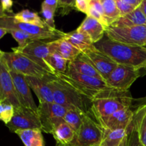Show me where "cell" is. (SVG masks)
I'll use <instances>...</instances> for the list:
<instances>
[{"label": "cell", "instance_id": "obj_1", "mask_svg": "<svg viewBox=\"0 0 146 146\" xmlns=\"http://www.w3.org/2000/svg\"><path fill=\"white\" fill-rule=\"evenodd\" d=\"M94 46L116 64L140 69L146 62V47L127 45L111 39L106 34Z\"/></svg>", "mask_w": 146, "mask_h": 146}, {"label": "cell", "instance_id": "obj_2", "mask_svg": "<svg viewBox=\"0 0 146 146\" xmlns=\"http://www.w3.org/2000/svg\"><path fill=\"white\" fill-rule=\"evenodd\" d=\"M54 94V101L67 109L76 108L84 114L92 111L93 100L80 92L68 81L57 74L48 78Z\"/></svg>", "mask_w": 146, "mask_h": 146}, {"label": "cell", "instance_id": "obj_3", "mask_svg": "<svg viewBox=\"0 0 146 146\" xmlns=\"http://www.w3.org/2000/svg\"><path fill=\"white\" fill-rule=\"evenodd\" d=\"M134 98L130 91H120L109 88L97 94L93 99L92 114L101 123L118 111L131 108Z\"/></svg>", "mask_w": 146, "mask_h": 146}, {"label": "cell", "instance_id": "obj_4", "mask_svg": "<svg viewBox=\"0 0 146 146\" xmlns=\"http://www.w3.org/2000/svg\"><path fill=\"white\" fill-rule=\"evenodd\" d=\"M0 58L4 60L9 69L25 76L45 78L56 74L50 72L25 56L12 51L10 52L0 51Z\"/></svg>", "mask_w": 146, "mask_h": 146}, {"label": "cell", "instance_id": "obj_5", "mask_svg": "<svg viewBox=\"0 0 146 146\" xmlns=\"http://www.w3.org/2000/svg\"><path fill=\"white\" fill-rule=\"evenodd\" d=\"M0 27L8 30H22L33 36L36 39L40 40L53 41L63 38L65 35V33L56 29H52L49 27H41L17 21L14 19L13 14H4L0 15Z\"/></svg>", "mask_w": 146, "mask_h": 146}, {"label": "cell", "instance_id": "obj_6", "mask_svg": "<svg viewBox=\"0 0 146 146\" xmlns=\"http://www.w3.org/2000/svg\"><path fill=\"white\" fill-rule=\"evenodd\" d=\"M104 133L105 129L92 113L86 114L81 128L76 133L74 139L67 146H100Z\"/></svg>", "mask_w": 146, "mask_h": 146}, {"label": "cell", "instance_id": "obj_7", "mask_svg": "<svg viewBox=\"0 0 146 146\" xmlns=\"http://www.w3.org/2000/svg\"><path fill=\"white\" fill-rule=\"evenodd\" d=\"M56 74L68 81L80 92L92 100L100 92L111 88L104 80L83 75L69 67L67 68L66 71L64 74L56 73Z\"/></svg>", "mask_w": 146, "mask_h": 146}, {"label": "cell", "instance_id": "obj_8", "mask_svg": "<svg viewBox=\"0 0 146 146\" xmlns=\"http://www.w3.org/2000/svg\"><path fill=\"white\" fill-rule=\"evenodd\" d=\"M106 34L111 39L127 45L146 46V25L131 27H109Z\"/></svg>", "mask_w": 146, "mask_h": 146}, {"label": "cell", "instance_id": "obj_9", "mask_svg": "<svg viewBox=\"0 0 146 146\" xmlns=\"http://www.w3.org/2000/svg\"><path fill=\"white\" fill-rule=\"evenodd\" d=\"M67 110L55 102L39 103L38 115L41 124V131L51 134L55 127L64 120Z\"/></svg>", "mask_w": 146, "mask_h": 146}, {"label": "cell", "instance_id": "obj_10", "mask_svg": "<svg viewBox=\"0 0 146 146\" xmlns=\"http://www.w3.org/2000/svg\"><path fill=\"white\" fill-rule=\"evenodd\" d=\"M12 51L25 56L34 62L41 66L51 73H54L45 62V59L51 53L49 41L46 40H32L27 42L23 46L13 47Z\"/></svg>", "mask_w": 146, "mask_h": 146}, {"label": "cell", "instance_id": "obj_11", "mask_svg": "<svg viewBox=\"0 0 146 146\" xmlns=\"http://www.w3.org/2000/svg\"><path fill=\"white\" fill-rule=\"evenodd\" d=\"M139 70L133 66L118 64L106 82L109 87L120 91H129L132 84L138 79Z\"/></svg>", "mask_w": 146, "mask_h": 146}, {"label": "cell", "instance_id": "obj_12", "mask_svg": "<svg viewBox=\"0 0 146 146\" xmlns=\"http://www.w3.org/2000/svg\"><path fill=\"white\" fill-rule=\"evenodd\" d=\"M6 125L12 133H15L18 130H41V124L38 113L24 106L15 108L12 119Z\"/></svg>", "mask_w": 146, "mask_h": 146}, {"label": "cell", "instance_id": "obj_13", "mask_svg": "<svg viewBox=\"0 0 146 146\" xmlns=\"http://www.w3.org/2000/svg\"><path fill=\"white\" fill-rule=\"evenodd\" d=\"M0 102L9 103L15 108L22 106L17 98L9 67L1 58H0Z\"/></svg>", "mask_w": 146, "mask_h": 146}, {"label": "cell", "instance_id": "obj_14", "mask_svg": "<svg viewBox=\"0 0 146 146\" xmlns=\"http://www.w3.org/2000/svg\"><path fill=\"white\" fill-rule=\"evenodd\" d=\"M82 53L98 71L105 81L118 66V64L113 61L106 54L96 48L94 44Z\"/></svg>", "mask_w": 146, "mask_h": 146}, {"label": "cell", "instance_id": "obj_15", "mask_svg": "<svg viewBox=\"0 0 146 146\" xmlns=\"http://www.w3.org/2000/svg\"><path fill=\"white\" fill-rule=\"evenodd\" d=\"M14 86L16 94L20 104L22 106L30 108L38 113V106L36 105L31 92V88L29 86L25 76L9 70Z\"/></svg>", "mask_w": 146, "mask_h": 146}, {"label": "cell", "instance_id": "obj_16", "mask_svg": "<svg viewBox=\"0 0 146 146\" xmlns=\"http://www.w3.org/2000/svg\"><path fill=\"white\" fill-rule=\"evenodd\" d=\"M134 112L131 108H125L118 111L106 118L101 125L106 130L125 129L131 133V123L133 121Z\"/></svg>", "mask_w": 146, "mask_h": 146}, {"label": "cell", "instance_id": "obj_17", "mask_svg": "<svg viewBox=\"0 0 146 146\" xmlns=\"http://www.w3.org/2000/svg\"><path fill=\"white\" fill-rule=\"evenodd\" d=\"M48 77L45 78H39L36 77L26 76L29 86L35 93L39 103L54 102V94L48 84Z\"/></svg>", "mask_w": 146, "mask_h": 146}, {"label": "cell", "instance_id": "obj_18", "mask_svg": "<svg viewBox=\"0 0 146 146\" xmlns=\"http://www.w3.org/2000/svg\"><path fill=\"white\" fill-rule=\"evenodd\" d=\"M106 28L101 23L93 17L87 16L77 30L88 34L94 44L101 41L106 34Z\"/></svg>", "mask_w": 146, "mask_h": 146}, {"label": "cell", "instance_id": "obj_19", "mask_svg": "<svg viewBox=\"0 0 146 146\" xmlns=\"http://www.w3.org/2000/svg\"><path fill=\"white\" fill-rule=\"evenodd\" d=\"M49 47L51 52L58 53L68 61L75 59L81 53V51L64 38L49 41Z\"/></svg>", "mask_w": 146, "mask_h": 146}, {"label": "cell", "instance_id": "obj_20", "mask_svg": "<svg viewBox=\"0 0 146 146\" xmlns=\"http://www.w3.org/2000/svg\"><path fill=\"white\" fill-rule=\"evenodd\" d=\"M68 67L72 68L76 72L83 74V75L95 77V78L104 81V78L101 76V74L94 68V66L91 64V62L88 61L86 56L82 52L75 59L68 62Z\"/></svg>", "mask_w": 146, "mask_h": 146}, {"label": "cell", "instance_id": "obj_21", "mask_svg": "<svg viewBox=\"0 0 146 146\" xmlns=\"http://www.w3.org/2000/svg\"><path fill=\"white\" fill-rule=\"evenodd\" d=\"M146 25V17L141 7L135 8L129 14L121 17L111 25L113 27H131Z\"/></svg>", "mask_w": 146, "mask_h": 146}, {"label": "cell", "instance_id": "obj_22", "mask_svg": "<svg viewBox=\"0 0 146 146\" xmlns=\"http://www.w3.org/2000/svg\"><path fill=\"white\" fill-rule=\"evenodd\" d=\"M51 135L56 141L57 145L67 146L74 139L76 133L71 126L63 120L55 127Z\"/></svg>", "mask_w": 146, "mask_h": 146}, {"label": "cell", "instance_id": "obj_23", "mask_svg": "<svg viewBox=\"0 0 146 146\" xmlns=\"http://www.w3.org/2000/svg\"><path fill=\"white\" fill-rule=\"evenodd\" d=\"M15 133L25 146H45L41 129L18 130Z\"/></svg>", "mask_w": 146, "mask_h": 146}, {"label": "cell", "instance_id": "obj_24", "mask_svg": "<svg viewBox=\"0 0 146 146\" xmlns=\"http://www.w3.org/2000/svg\"><path fill=\"white\" fill-rule=\"evenodd\" d=\"M63 38H66L81 52L89 48L94 44L88 34L77 29L71 32L65 33Z\"/></svg>", "mask_w": 146, "mask_h": 146}, {"label": "cell", "instance_id": "obj_25", "mask_svg": "<svg viewBox=\"0 0 146 146\" xmlns=\"http://www.w3.org/2000/svg\"><path fill=\"white\" fill-rule=\"evenodd\" d=\"M134 128L138 133L141 143L146 146V107L134 112V118L131 123V130Z\"/></svg>", "mask_w": 146, "mask_h": 146}, {"label": "cell", "instance_id": "obj_26", "mask_svg": "<svg viewBox=\"0 0 146 146\" xmlns=\"http://www.w3.org/2000/svg\"><path fill=\"white\" fill-rule=\"evenodd\" d=\"M129 135L128 130H106L104 138L100 146H119L121 141L127 135Z\"/></svg>", "mask_w": 146, "mask_h": 146}, {"label": "cell", "instance_id": "obj_27", "mask_svg": "<svg viewBox=\"0 0 146 146\" xmlns=\"http://www.w3.org/2000/svg\"><path fill=\"white\" fill-rule=\"evenodd\" d=\"M14 19L17 21L25 24H32L41 27H48L44 20L41 19L36 12L31 11L29 9H23L17 14H13Z\"/></svg>", "mask_w": 146, "mask_h": 146}, {"label": "cell", "instance_id": "obj_28", "mask_svg": "<svg viewBox=\"0 0 146 146\" xmlns=\"http://www.w3.org/2000/svg\"><path fill=\"white\" fill-rule=\"evenodd\" d=\"M46 64L54 73L64 74L68 68V60L63 58L56 52H51L45 59Z\"/></svg>", "mask_w": 146, "mask_h": 146}, {"label": "cell", "instance_id": "obj_29", "mask_svg": "<svg viewBox=\"0 0 146 146\" xmlns=\"http://www.w3.org/2000/svg\"><path fill=\"white\" fill-rule=\"evenodd\" d=\"M104 11V16L108 25L111 26L115 20L121 17V13L115 0H100Z\"/></svg>", "mask_w": 146, "mask_h": 146}, {"label": "cell", "instance_id": "obj_30", "mask_svg": "<svg viewBox=\"0 0 146 146\" xmlns=\"http://www.w3.org/2000/svg\"><path fill=\"white\" fill-rule=\"evenodd\" d=\"M86 114L83 113L79 110L76 108H71L67 110L64 120L71 128L76 133L81 128L83 123V119Z\"/></svg>", "mask_w": 146, "mask_h": 146}, {"label": "cell", "instance_id": "obj_31", "mask_svg": "<svg viewBox=\"0 0 146 146\" xmlns=\"http://www.w3.org/2000/svg\"><path fill=\"white\" fill-rule=\"evenodd\" d=\"M15 108L12 104L7 102H0V119L7 125L12 119Z\"/></svg>", "mask_w": 146, "mask_h": 146}, {"label": "cell", "instance_id": "obj_32", "mask_svg": "<svg viewBox=\"0 0 146 146\" xmlns=\"http://www.w3.org/2000/svg\"><path fill=\"white\" fill-rule=\"evenodd\" d=\"M8 30V29H7ZM9 34L12 36L15 41L18 43V46H23L27 42L32 40H37L33 36L30 35L28 33L20 29H9L8 30Z\"/></svg>", "mask_w": 146, "mask_h": 146}, {"label": "cell", "instance_id": "obj_33", "mask_svg": "<svg viewBox=\"0 0 146 146\" xmlns=\"http://www.w3.org/2000/svg\"><path fill=\"white\" fill-rule=\"evenodd\" d=\"M56 10L48 7L46 4H41V14L44 18V21L49 27L56 29L55 21H54V14Z\"/></svg>", "mask_w": 146, "mask_h": 146}, {"label": "cell", "instance_id": "obj_34", "mask_svg": "<svg viewBox=\"0 0 146 146\" xmlns=\"http://www.w3.org/2000/svg\"><path fill=\"white\" fill-rule=\"evenodd\" d=\"M76 0H59L58 1V8L62 9L61 14L66 15L75 8Z\"/></svg>", "mask_w": 146, "mask_h": 146}, {"label": "cell", "instance_id": "obj_35", "mask_svg": "<svg viewBox=\"0 0 146 146\" xmlns=\"http://www.w3.org/2000/svg\"><path fill=\"white\" fill-rule=\"evenodd\" d=\"M115 1L116 3L117 7L121 13V17H123V16L129 14L135 9L133 6L127 4L123 0H115Z\"/></svg>", "mask_w": 146, "mask_h": 146}, {"label": "cell", "instance_id": "obj_36", "mask_svg": "<svg viewBox=\"0 0 146 146\" xmlns=\"http://www.w3.org/2000/svg\"><path fill=\"white\" fill-rule=\"evenodd\" d=\"M128 146H143L140 141L138 132L134 128L128 135Z\"/></svg>", "mask_w": 146, "mask_h": 146}, {"label": "cell", "instance_id": "obj_37", "mask_svg": "<svg viewBox=\"0 0 146 146\" xmlns=\"http://www.w3.org/2000/svg\"><path fill=\"white\" fill-rule=\"evenodd\" d=\"M90 7V0H76L75 8L87 15Z\"/></svg>", "mask_w": 146, "mask_h": 146}, {"label": "cell", "instance_id": "obj_38", "mask_svg": "<svg viewBox=\"0 0 146 146\" xmlns=\"http://www.w3.org/2000/svg\"><path fill=\"white\" fill-rule=\"evenodd\" d=\"M12 6V0H1V14H13ZM1 14H0V15H1Z\"/></svg>", "mask_w": 146, "mask_h": 146}, {"label": "cell", "instance_id": "obj_39", "mask_svg": "<svg viewBox=\"0 0 146 146\" xmlns=\"http://www.w3.org/2000/svg\"><path fill=\"white\" fill-rule=\"evenodd\" d=\"M145 107H146V96L133 99L131 108L133 110V112H135L137 110L140 109V108H145Z\"/></svg>", "mask_w": 146, "mask_h": 146}, {"label": "cell", "instance_id": "obj_40", "mask_svg": "<svg viewBox=\"0 0 146 146\" xmlns=\"http://www.w3.org/2000/svg\"><path fill=\"white\" fill-rule=\"evenodd\" d=\"M58 1L59 0H44L42 3L56 10L58 8Z\"/></svg>", "mask_w": 146, "mask_h": 146}, {"label": "cell", "instance_id": "obj_41", "mask_svg": "<svg viewBox=\"0 0 146 146\" xmlns=\"http://www.w3.org/2000/svg\"><path fill=\"white\" fill-rule=\"evenodd\" d=\"M123 1H125V2H126L127 4L134 7L135 8L140 7L141 3L143 2V0H123Z\"/></svg>", "mask_w": 146, "mask_h": 146}, {"label": "cell", "instance_id": "obj_42", "mask_svg": "<svg viewBox=\"0 0 146 146\" xmlns=\"http://www.w3.org/2000/svg\"><path fill=\"white\" fill-rule=\"evenodd\" d=\"M7 34H9L8 30L3 27H0V38H2Z\"/></svg>", "mask_w": 146, "mask_h": 146}, {"label": "cell", "instance_id": "obj_43", "mask_svg": "<svg viewBox=\"0 0 146 146\" xmlns=\"http://www.w3.org/2000/svg\"><path fill=\"white\" fill-rule=\"evenodd\" d=\"M119 146H128V135L125 136L121 141Z\"/></svg>", "mask_w": 146, "mask_h": 146}, {"label": "cell", "instance_id": "obj_44", "mask_svg": "<svg viewBox=\"0 0 146 146\" xmlns=\"http://www.w3.org/2000/svg\"><path fill=\"white\" fill-rule=\"evenodd\" d=\"M140 7H141L143 12L144 13V14H145V17H146V0H143V2L141 3V4Z\"/></svg>", "mask_w": 146, "mask_h": 146}, {"label": "cell", "instance_id": "obj_45", "mask_svg": "<svg viewBox=\"0 0 146 146\" xmlns=\"http://www.w3.org/2000/svg\"><path fill=\"white\" fill-rule=\"evenodd\" d=\"M144 67H146V62L145 63V64H144V65L143 66V67H142V68H144Z\"/></svg>", "mask_w": 146, "mask_h": 146}, {"label": "cell", "instance_id": "obj_46", "mask_svg": "<svg viewBox=\"0 0 146 146\" xmlns=\"http://www.w3.org/2000/svg\"><path fill=\"white\" fill-rule=\"evenodd\" d=\"M145 47H146V46H145Z\"/></svg>", "mask_w": 146, "mask_h": 146}]
</instances>
